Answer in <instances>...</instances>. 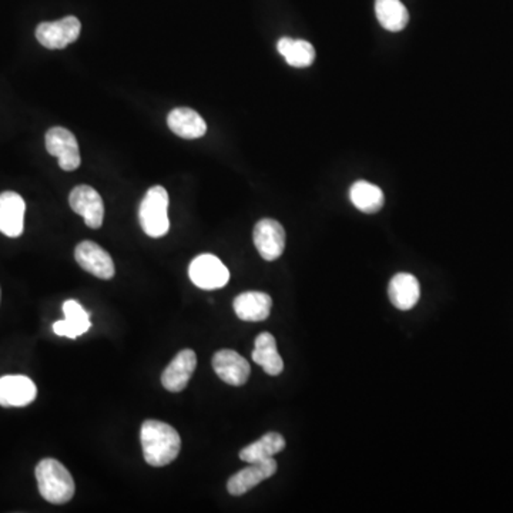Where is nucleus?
Segmentation results:
<instances>
[{
	"mask_svg": "<svg viewBox=\"0 0 513 513\" xmlns=\"http://www.w3.org/2000/svg\"><path fill=\"white\" fill-rule=\"evenodd\" d=\"M140 440L143 448L144 461L154 468H161L177 459L182 449V438L168 423L147 419L141 425Z\"/></svg>",
	"mask_w": 513,
	"mask_h": 513,
	"instance_id": "obj_1",
	"label": "nucleus"
},
{
	"mask_svg": "<svg viewBox=\"0 0 513 513\" xmlns=\"http://www.w3.org/2000/svg\"><path fill=\"white\" fill-rule=\"evenodd\" d=\"M46 149L52 156L59 158L62 170L73 171L81 166V151L76 137L64 127H52L46 133Z\"/></svg>",
	"mask_w": 513,
	"mask_h": 513,
	"instance_id": "obj_7",
	"label": "nucleus"
},
{
	"mask_svg": "<svg viewBox=\"0 0 513 513\" xmlns=\"http://www.w3.org/2000/svg\"><path fill=\"white\" fill-rule=\"evenodd\" d=\"M252 361L257 365L262 367L267 374L277 377L284 371V361L277 349V341L273 334L261 332L255 338L254 351H252Z\"/></svg>",
	"mask_w": 513,
	"mask_h": 513,
	"instance_id": "obj_18",
	"label": "nucleus"
},
{
	"mask_svg": "<svg viewBox=\"0 0 513 513\" xmlns=\"http://www.w3.org/2000/svg\"><path fill=\"white\" fill-rule=\"evenodd\" d=\"M77 264L91 276L100 279H112L115 274V262L105 248L93 241H81L74 250Z\"/></svg>",
	"mask_w": 513,
	"mask_h": 513,
	"instance_id": "obj_9",
	"label": "nucleus"
},
{
	"mask_svg": "<svg viewBox=\"0 0 513 513\" xmlns=\"http://www.w3.org/2000/svg\"><path fill=\"white\" fill-rule=\"evenodd\" d=\"M64 320L73 327L77 336H81L90 329V318L77 301L69 300L64 304Z\"/></svg>",
	"mask_w": 513,
	"mask_h": 513,
	"instance_id": "obj_23",
	"label": "nucleus"
},
{
	"mask_svg": "<svg viewBox=\"0 0 513 513\" xmlns=\"http://www.w3.org/2000/svg\"><path fill=\"white\" fill-rule=\"evenodd\" d=\"M53 331L56 332L57 336L67 337V338H77L76 331H74L73 327L64 320V321H57L53 324Z\"/></svg>",
	"mask_w": 513,
	"mask_h": 513,
	"instance_id": "obj_24",
	"label": "nucleus"
},
{
	"mask_svg": "<svg viewBox=\"0 0 513 513\" xmlns=\"http://www.w3.org/2000/svg\"><path fill=\"white\" fill-rule=\"evenodd\" d=\"M388 295L395 308L409 311L418 304L421 295V286L415 276L408 273H399L392 277L388 286Z\"/></svg>",
	"mask_w": 513,
	"mask_h": 513,
	"instance_id": "obj_17",
	"label": "nucleus"
},
{
	"mask_svg": "<svg viewBox=\"0 0 513 513\" xmlns=\"http://www.w3.org/2000/svg\"><path fill=\"white\" fill-rule=\"evenodd\" d=\"M38 397V388L30 378L25 375H6L0 378V406L4 408L11 406H29Z\"/></svg>",
	"mask_w": 513,
	"mask_h": 513,
	"instance_id": "obj_13",
	"label": "nucleus"
},
{
	"mask_svg": "<svg viewBox=\"0 0 513 513\" xmlns=\"http://www.w3.org/2000/svg\"><path fill=\"white\" fill-rule=\"evenodd\" d=\"M235 315L247 322L266 321L273 307V300L269 294L261 291H245L235 298L233 303Z\"/></svg>",
	"mask_w": 513,
	"mask_h": 513,
	"instance_id": "obj_15",
	"label": "nucleus"
},
{
	"mask_svg": "<svg viewBox=\"0 0 513 513\" xmlns=\"http://www.w3.org/2000/svg\"><path fill=\"white\" fill-rule=\"evenodd\" d=\"M69 203L74 213L83 217L84 223L90 228L102 227L105 220V203L98 192L90 185H77L72 190Z\"/></svg>",
	"mask_w": 513,
	"mask_h": 513,
	"instance_id": "obj_6",
	"label": "nucleus"
},
{
	"mask_svg": "<svg viewBox=\"0 0 513 513\" xmlns=\"http://www.w3.org/2000/svg\"><path fill=\"white\" fill-rule=\"evenodd\" d=\"M36 481L43 500L55 505L70 502L74 496L73 476L62 462L46 457L36 466Z\"/></svg>",
	"mask_w": 513,
	"mask_h": 513,
	"instance_id": "obj_2",
	"label": "nucleus"
},
{
	"mask_svg": "<svg viewBox=\"0 0 513 513\" xmlns=\"http://www.w3.org/2000/svg\"><path fill=\"white\" fill-rule=\"evenodd\" d=\"M81 32V23L74 16L56 21H43L36 29V38L46 49H64L76 42Z\"/></svg>",
	"mask_w": 513,
	"mask_h": 513,
	"instance_id": "obj_5",
	"label": "nucleus"
},
{
	"mask_svg": "<svg viewBox=\"0 0 513 513\" xmlns=\"http://www.w3.org/2000/svg\"><path fill=\"white\" fill-rule=\"evenodd\" d=\"M349 200L363 213H378L385 203L384 192L372 183L360 180L349 189Z\"/></svg>",
	"mask_w": 513,
	"mask_h": 513,
	"instance_id": "obj_20",
	"label": "nucleus"
},
{
	"mask_svg": "<svg viewBox=\"0 0 513 513\" xmlns=\"http://www.w3.org/2000/svg\"><path fill=\"white\" fill-rule=\"evenodd\" d=\"M254 245L266 261H276L286 250V230L273 218H262L255 224Z\"/></svg>",
	"mask_w": 513,
	"mask_h": 513,
	"instance_id": "obj_8",
	"label": "nucleus"
},
{
	"mask_svg": "<svg viewBox=\"0 0 513 513\" xmlns=\"http://www.w3.org/2000/svg\"><path fill=\"white\" fill-rule=\"evenodd\" d=\"M375 14L389 32H401L408 25L409 13L401 0H375Z\"/></svg>",
	"mask_w": 513,
	"mask_h": 513,
	"instance_id": "obj_22",
	"label": "nucleus"
},
{
	"mask_svg": "<svg viewBox=\"0 0 513 513\" xmlns=\"http://www.w3.org/2000/svg\"><path fill=\"white\" fill-rule=\"evenodd\" d=\"M168 192L161 185H153L141 200L139 209L140 226L149 237H165L170 230L167 216Z\"/></svg>",
	"mask_w": 513,
	"mask_h": 513,
	"instance_id": "obj_3",
	"label": "nucleus"
},
{
	"mask_svg": "<svg viewBox=\"0 0 513 513\" xmlns=\"http://www.w3.org/2000/svg\"><path fill=\"white\" fill-rule=\"evenodd\" d=\"M167 124L173 133L187 140L200 139L207 133L203 117L189 107H177L167 115Z\"/></svg>",
	"mask_w": 513,
	"mask_h": 513,
	"instance_id": "obj_16",
	"label": "nucleus"
},
{
	"mask_svg": "<svg viewBox=\"0 0 513 513\" xmlns=\"http://www.w3.org/2000/svg\"><path fill=\"white\" fill-rule=\"evenodd\" d=\"M279 55L286 64L297 69H304L314 64L315 49L307 40L301 38H281L277 43Z\"/></svg>",
	"mask_w": 513,
	"mask_h": 513,
	"instance_id": "obj_21",
	"label": "nucleus"
},
{
	"mask_svg": "<svg viewBox=\"0 0 513 513\" xmlns=\"http://www.w3.org/2000/svg\"><path fill=\"white\" fill-rule=\"evenodd\" d=\"M278 469L276 459H266V461L255 462L248 465L247 468L241 469L237 474L231 476L227 482V491L230 495L241 496L252 491L261 482L271 478Z\"/></svg>",
	"mask_w": 513,
	"mask_h": 513,
	"instance_id": "obj_12",
	"label": "nucleus"
},
{
	"mask_svg": "<svg viewBox=\"0 0 513 513\" xmlns=\"http://www.w3.org/2000/svg\"><path fill=\"white\" fill-rule=\"evenodd\" d=\"M189 276L192 283L201 290H218L230 281L227 267L213 254H201L192 260Z\"/></svg>",
	"mask_w": 513,
	"mask_h": 513,
	"instance_id": "obj_4",
	"label": "nucleus"
},
{
	"mask_svg": "<svg viewBox=\"0 0 513 513\" xmlns=\"http://www.w3.org/2000/svg\"><path fill=\"white\" fill-rule=\"evenodd\" d=\"M25 200L18 192H4L0 194V233L7 237L21 235L25 228Z\"/></svg>",
	"mask_w": 513,
	"mask_h": 513,
	"instance_id": "obj_14",
	"label": "nucleus"
},
{
	"mask_svg": "<svg viewBox=\"0 0 513 513\" xmlns=\"http://www.w3.org/2000/svg\"><path fill=\"white\" fill-rule=\"evenodd\" d=\"M213 368L221 380L233 387L244 385L252 374L248 361L233 349L217 351L213 356Z\"/></svg>",
	"mask_w": 513,
	"mask_h": 513,
	"instance_id": "obj_10",
	"label": "nucleus"
},
{
	"mask_svg": "<svg viewBox=\"0 0 513 513\" xmlns=\"http://www.w3.org/2000/svg\"><path fill=\"white\" fill-rule=\"evenodd\" d=\"M284 448H286V440L283 435L278 432H269L259 440L243 448L240 450V459L248 464L266 461V459L276 457L281 450H284Z\"/></svg>",
	"mask_w": 513,
	"mask_h": 513,
	"instance_id": "obj_19",
	"label": "nucleus"
},
{
	"mask_svg": "<svg viewBox=\"0 0 513 513\" xmlns=\"http://www.w3.org/2000/svg\"><path fill=\"white\" fill-rule=\"evenodd\" d=\"M196 368V353L192 349H183L163 371L161 384L170 392L184 391Z\"/></svg>",
	"mask_w": 513,
	"mask_h": 513,
	"instance_id": "obj_11",
	"label": "nucleus"
}]
</instances>
